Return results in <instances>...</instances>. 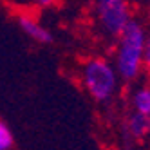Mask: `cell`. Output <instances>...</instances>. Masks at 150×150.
<instances>
[{"mask_svg":"<svg viewBox=\"0 0 150 150\" xmlns=\"http://www.w3.org/2000/svg\"><path fill=\"white\" fill-rule=\"evenodd\" d=\"M80 80L85 92L98 103L110 101L116 96L121 81L114 63L103 56H92L85 60L80 69Z\"/></svg>","mask_w":150,"mask_h":150,"instance_id":"obj_2","label":"cell"},{"mask_svg":"<svg viewBox=\"0 0 150 150\" xmlns=\"http://www.w3.org/2000/svg\"><path fill=\"white\" fill-rule=\"evenodd\" d=\"M94 20L101 35L116 40L132 20L130 4L128 0H96Z\"/></svg>","mask_w":150,"mask_h":150,"instance_id":"obj_3","label":"cell"},{"mask_svg":"<svg viewBox=\"0 0 150 150\" xmlns=\"http://www.w3.org/2000/svg\"><path fill=\"white\" fill-rule=\"evenodd\" d=\"M35 4L38 6V7H44V9H47V7H52L56 4V0H35Z\"/></svg>","mask_w":150,"mask_h":150,"instance_id":"obj_9","label":"cell"},{"mask_svg":"<svg viewBox=\"0 0 150 150\" xmlns=\"http://www.w3.org/2000/svg\"><path fill=\"white\" fill-rule=\"evenodd\" d=\"M148 18H150V11H148Z\"/></svg>","mask_w":150,"mask_h":150,"instance_id":"obj_10","label":"cell"},{"mask_svg":"<svg viewBox=\"0 0 150 150\" xmlns=\"http://www.w3.org/2000/svg\"><path fill=\"white\" fill-rule=\"evenodd\" d=\"M15 145L13 132L4 121H0V150H11Z\"/></svg>","mask_w":150,"mask_h":150,"instance_id":"obj_7","label":"cell"},{"mask_svg":"<svg viewBox=\"0 0 150 150\" xmlns=\"http://www.w3.org/2000/svg\"><path fill=\"white\" fill-rule=\"evenodd\" d=\"M117 45L114 52V67L121 81H134L143 71V52L146 44V33L137 20H130L125 31L116 38Z\"/></svg>","mask_w":150,"mask_h":150,"instance_id":"obj_1","label":"cell"},{"mask_svg":"<svg viewBox=\"0 0 150 150\" xmlns=\"http://www.w3.org/2000/svg\"><path fill=\"white\" fill-rule=\"evenodd\" d=\"M132 109L137 114H143V116H150V87L148 85H141L132 92Z\"/></svg>","mask_w":150,"mask_h":150,"instance_id":"obj_6","label":"cell"},{"mask_svg":"<svg viewBox=\"0 0 150 150\" xmlns=\"http://www.w3.org/2000/svg\"><path fill=\"white\" fill-rule=\"evenodd\" d=\"M143 69H146L150 72V38L145 44V52H143Z\"/></svg>","mask_w":150,"mask_h":150,"instance_id":"obj_8","label":"cell"},{"mask_svg":"<svg viewBox=\"0 0 150 150\" xmlns=\"http://www.w3.org/2000/svg\"><path fill=\"white\" fill-rule=\"evenodd\" d=\"M127 130L132 137H137V139L148 136L150 134V116L132 112L127 120Z\"/></svg>","mask_w":150,"mask_h":150,"instance_id":"obj_5","label":"cell"},{"mask_svg":"<svg viewBox=\"0 0 150 150\" xmlns=\"http://www.w3.org/2000/svg\"><path fill=\"white\" fill-rule=\"evenodd\" d=\"M16 22H18V27L22 29L31 40H35L36 44H51L52 42L51 31H47L36 18L29 16V15H20L16 18Z\"/></svg>","mask_w":150,"mask_h":150,"instance_id":"obj_4","label":"cell"}]
</instances>
